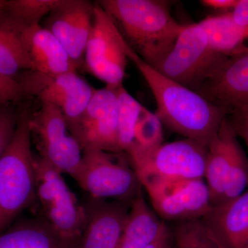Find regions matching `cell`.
<instances>
[{
	"mask_svg": "<svg viewBox=\"0 0 248 248\" xmlns=\"http://www.w3.org/2000/svg\"><path fill=\"white\" fill-rule=\"evenodd\" d=\"M124 48L151 90L163 125L186 139L208 146L229 110L217 107L195 92L169 79L147 63L124 39Z\"/></svg>",
	"mask_w": 248,
	"mask_h": 248,
	"instance_id": "1",
	"label": "cell"
},
{
	"mask_svg": "<svg viewBox=\"0 0 248 248\" xmlns=\"http://www.w3.org/2000/svg\"><path fill=\"white\" fill-rule=\"evenodd\" d=\"M124 38L151 66L164 58L182 31L165 0H99Z\"/></svg>",
	"mask_w": 248,
	"mask_h": 248,
	"instance_id": "2",
	"label": "cell"
},
{
	"mask_svg": "<svg viewBox=\"0 0 248 248\" xmlns=\"http://www.w3.org/2000/svg\"><path fill=\"white\" fill-rule=\"evenodd\" d=\"M31 114L20 110L12 140L0 157V234L37 202Z\"/></svg>",
	"mask_w": 248,
	"mask_h": 248,
	"instance_id": "3",
	"label": "cell"
},
{
	"mask_svg": "<svg viewBox=\"0 0 248 248\" xmlns=\"http://www.w3.org/2000/svg\"><path fill=\"white\" fill-rule=\"evenodd\" d=\"M39 214L57 234L76 246L86 222V208L70 190L62 173L34 156Z\"/></svg>",
	"mask_w": 248,
	"mask_h": 248,
	"instance_id": "4",
	"label": "cell"
},
{
	"mask_svg": "<svg viewBox=\"0 0 248 248\" xmlns=\"http://www.w3.org/2000/svg\"><path fill=\"white\" fill-rule=\"evenodd\" d=\"M228 57L214 51L200 24L184 25L172 48L152 66L195 92L218 71Z\"/></svg>",
	"mask_w": 248,
	"mask_h": 248,
	"instance_id": "5",
	"label": "cell"
},
{
	"mask_svg": "<svg viewBox=\"0 0 248 248\" xmlns=\"http://www.w3.org/2000/svg\"><path fill=\"white\" fill-rule=\"evenodd\" d=\"M118 153L83 150L81 164L73 178L91 199L131 202L142 192L141 184L127 156L123 158Z\"/></svg>",
	"mask_w": 248,
	"mask_h": 248,
	"instance_id": "6",
	"label": "cell"
},
{
	"mask_svg": "<svg viewBox=\"0 0 248 248\" xmlns=\"http://www.w3.org/2000/svg\"><path fill=\"white\" fill-rule=\"evenodd\" d=\"M208 146L190 139L145 149L133 143L125 152L137 176L204 179Z\"/></svg>",
	"mask_w": 248,
	"mask_h": 248,
	"instance_id": "7",
	"label": "cell"
},
{
	"mask_svg": "<svg viewBox=\"0 0 248 248\" xmlns=\"http://www.w3.org/2000/svg\"><path fill=\"white\" fill-rule=\"evenodd\" d=\"M31 140L39 156L55 169L72 177L79 169L83 150L68 129L60 108L41 102L38 110L31 114Z\"/></svg>",
	"mask_w": 248,
	"mask_h": 248,
	"instance_id": "8",
	"label": "cell"
},
{
	"mask_svg": "<svg viewBox=\"0 0 248 248\" xmlns=\"http://www.w3.org/2000/svg\"><path fill=\"white\" fill-rule=\"evenodd\" d=\"M124 38L112 17L94 2V18L84 64L86 71L110 89L123 84L127 58Z\"/></svg>",
	"mask_w": 248,
	"mask_h": 248,
	"instance_id": "9",
	"label": "cell"
},
{
	"mask_svg": "<svg viewBox=\"0 0 248 248\" xmlns=\"http://www.w3.org/2000/svg\"><path fill=\"white\" fill-rule=\"evenodd\" d=\"M14 79L27 97H37L60 108L68 127L84 112L95 90L77 73L49 75L29 70Z\"/></svg>",
	"mask_w": 248,
	"mask_h": 248,
	"instance_id": "10",
	"label": "cell"
},
{
	"mask_svg": "<svg viewBox=\"0 0 248 248\" xmlns=\"http://www.w3.org/2000/svg\"><path fill=\"white\" fill-rule=\"evenodd\" d=\"M148 195L156 215L168 221L202 219L213 206L204 179L159 177Z\"/></svg>",
	"mask_w": 248,
	"mask_h": 248,
	"instance_id": "11",
	"label": "cell"
},
{
	"mask_svg": "<svg viewBox=\"0 0 248 248\" xmlns=\"http://www.w3.org/2000/svg\"><path fill=\"white\" fill-rule=\"evenodd\" d=\"M81 149L121 153L119 146L118 103L115 90H94L87 107L68 127Z\"/></svg>",
	"mask_w": 248,
	"mask_h": 248,
	"instance_id": "12",
	"label": "cell"
},
{
	"mask_svg": "<svg viewBox=\"0 0 248 248\" xmlns=\"http://www.w3.org/2000/svg\"><path fill=\"white\" fill-rule=\"evenodd\" d=\"M94 9V2L88 0H60L42 26L56 37L78 67L84 63Z\"/></svg>",
	"mask_w": 248,
	"mask_h": 248,
	"instance_id": "13",
	"label": "cell"
},
{
	"mask_svg": "<svg viewBox=\"0 0 248 248\" xmlns=\"http://www.w3.org/2000/svg\"><path fill=\"white\" fill-rule=\"evenodd\" d=\"M130 202L96 200L85 205L86 222L76 248H117L126 226Z\"/></svg>",
	"mask_w": 248,
	"mask_h": 248,
	"instance_id": "14",
	"label": "cell"
},
{
	"mask_svg": "<svg viewBox=\"0 0 248 248\" xmlns=\"http://www.w3.org/2000/svg\"><path fill=\"white\" fill-rule=\"evenodd\" d=\"M197 93L214 105L229 110L248 104V46L228 57Z\"/></svg>",
	"mask_w": 248,
	"mask_h": 248,
	"instance_id": "15",
	"label": "cell"
},
{
	"mask_svg": "<svg viewBox=\"0 0 248 248\" xmlns=\"http://www.w3.org/2000/svg\"><path fill=\"white\" fill-rule=\"evenodd\" d=\"M202 220L225 248H248V190L212 206Z\"/></svg>",
	"mask_w": 248,
	"mask_h": 248,
	"instance_id": "16",
	"label": "cell"
},
{
	"mask_svg": "<svg viewBox=\"0 0 248 248\" xmlns=\"http://www.w3.org/2000/svg\"><path fill=\"white\" fill-rule=\"evenodd\" d=\"M24 42L31 71L60 75L79 68L56 37L40 24L25 29Z\"/></svg>",
	"mask_w": 248,
	"mask_h": 248,
	"instance_id": "17",
	"label": "cell"
},
{
	"mask_svg": "<svg viewBox=\"0 0 248 248\" xmlns=\"http://www.w3.org/2000/svg\"><path fill=\"white\" fill-rule=\"evenodd\" d=\"M237 138L227 116L209 143L204 180L213 206L221 203L231 164L232 147Z\"/></svg>",
	"mask_w": 248,
	"mask_h": 248,
	"instance_id": "18",
	"label": "cell"
},
{
	"mask_svg": "<svg viewBox=\"0 0 248 248\" xmlns=\"http://www.w3.org/2000/svg\"><path fill=\"white\" fill-rule=\"evenodd\" d=\"M0 248H76L37 215L19 218L0 234Z\"/></svg>",
	"mask_w": 248,
	"mask_h": 248,
	"instance_id": "19",
	"label": "cell"
},
{
	"mask_svg": "<svg viewBox=\"0 0 248 248\" xmlns=\"http://www.w3.org/2000/svg\"><path fill=\"white\" fill-rule=\"evenodd\" d=\"M27 27L4 9L0 15V73L5 76L14 78L31 70L24 42Z\"/></svg>",
	"mask_w": 248,
	"mask_h": 248,
	"instance_id": "20",
	"label": "cell"
},
{
	"mask_svg": "<svg viewBox=\"0 0 248 248\" xmlns=\"http://www.w3.org/2000/svg\"><path fill=\"white\" fill-rule=\"evenodd\" d=\"M164 223L141 192L130 202L128 221L117 248H146L157 237Z\"/></svg>",
	"mask_w": 248,
	"mask_h": 248,
	"instance_id": "21",
	"label": "cell"
},
{
	"mask_svg": "<svg viewBox=\"0 0 248 248\" xmlns=\"http://www.w3.org/2000/svg\"><path fill=\"white\" fill-rule=\"evenodd\" d=\"M198 24L206 36L209 46L217 53L231 56L246 46L247 34L235 22L231 11L209 16Z\"/></svg>",
	"mask_w": 248,
	"mask_h": 248,
	"instance_id": "22",
	"label": "cell"
},
{
	"mask_svg": "<svg viewBox=\"0 0 248 248\" xmlns=\"http://www.w3.org/2000/svg\"><path fill=\"white\" fill-rule=\"evenodd\" d=\"M115 90L118 103L119 146L121 153H125L131 146L135 129L143 106L121 85Z\"/></svg>",
	"mask_w": 248,
	"mask_h": 248,
	"instance_id": "23",
	"label": "cell"
},
{
	"mask_svg": "<svg viewBox=\"0 0 248 248\" xmlns=\"http://www.w3.org/2000/svg\"><path fill=\"white\" fill-rule=\"evenodd\" d=\"M172 239L177 248H225L202 219L179 222Z\"/></svg>",
	"mask_w": 248,
	"mask_h": 248,
	"instance_id": "24",
	"label": "cell"
},
{
	"mask_svg": "<svg viewBox=\"0 0 248 248\" xmlns=\"http://www.w3.org/2000/svg\"><path fill=\"white\" fill-rule=\"evenodd\" d=\"M247 187L248 157L236 138L232 147L231 164L221 204L242 195Z\"/></svg>",
	"mask_w": 248,
	"mask_h": 248,
	"instance_id": "25",
	"label": "cell"
},
{
	"mask_svg": "<svg viewBox=\"0 0 248 248\" xmlns=\"http://www.w3.org/2000/svg\"><path fill=\"white\" fill-rule=\"evenodd\" d=\"M60 0H5L4 10L28 27L40 24Z\"/></svg>",
	"mask_w": 248,
	"mask_h": 248,
	"instance_id": "26",
	"label": "cell"
},
{
	"mask_svg": "<svg viewBox=\"0 0 248 248\" xmlns=\"http://www.w3.org/2000/svg\"><path fill=\"white\" fill-rule=\"evenodd\" d=\"M133 143L145 149L156 148L164 143L162 122L156 113L143 106L135 126Z\"/></svg>",
	"mask_w": 248,
	"mask_h": 248,
	"instance_id": "27",
	"label": "cell"
},
{
	"mask_svg": "<svg viewBox=\"0 0 248 248\" xmlns=\"http://www.w3.org/2000/svg\"><path fill=\"white\" fill-rule=\"evenodd\" d=\"M19 114L14 104L0 106V157L12 140Z\"/></svg>",
	"mask_w": 248,
	"mask_h": 248,
	"instance_id": "28",
	"label": "cell"
},
{
	"mask_svg": "<svg viewBox=\"0 0 248 248\" xmlns=\"http://www.w3.org/2000/svg\"><path fill=\"white\" fill-rule=\"evenodd\" d=\"M27 97L14 78L0 73V106L14 104Z\"/></svg>",
	"mask_w": 248,
	"mask_h": 248,
	"instance_id": "29",
	"label": "cell"
},
{
	"mask_svg": "<svg viewBox=\"0 0 248 248\" xmlns=\"http://www.w3.org/2000/svg\"><path fill=\"white\" fill-rule=\"evenodd\" d=\"M228 117L235 133L244 140L248 150V104L232 108Z\"/></svg>",
	"mask_w": 248,
	"mask_h": 248,
	"instance_id": "30",
	"label": "cell"
},
{
	"mask_svg": "<svg viewBox=\"0 0 248 248\" xmlns=\"http://www.w3.org/2000/svg\"><path fill=\"white\" fill-rule=\"evenodd\" d=\"M231 14L238 25L242 28L248 37V0H239Z\"/></svg>",
	"mask_w": 248,
	"mask_h": 248,
	"instance_id": "31",
	"label": "cell"
},
{
	"mask_svg": "<svg viewBox=\"0 0 248 248\" xmlns=\"http://www.w3.org/2000/svg\"><path fill=\"white\" fill-rule=\"evenodd\" d=\"M172 241H173L172 234L169 227L166 223H164L157 237L146 248H171Z\"/></svg>",
	"mask_w": 248,
	"mask_h": 248,
	"instance_id": "32",
	"label": "cell"
},
{
	"mask_svg": "<svg viewBox=\"0 0 248 248\" xmlns=\"http://www.w3.org/2000/svg\"><path fill=\"white\" fill-rule=\"evenodd\" d=\"M238 1L239 0H202L201 2L207 7L226 11L234 9Z\"/></svg>",
	"mask_w": 248,
	"mask_h": 248,
	"instance_id": "33",
	"label": "cell"
}]
</instances>
